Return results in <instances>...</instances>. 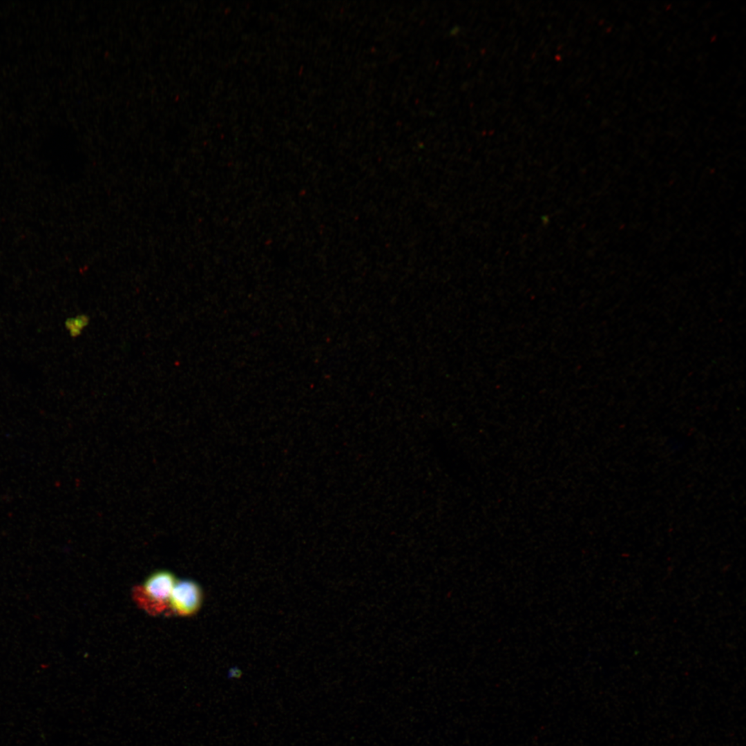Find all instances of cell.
Listing matches in <instances>:
<instances>
[{
  "instance_id": "3",
  "label": "cell",
  "mask_w": 746,
  "mask_h": 746,
  "mask_svg": "<svg viewBox=\"0 0 746 746\" xmlns=\"http://www.w3.org/2000/svg\"><path fill=\"white\" fill-rule=\"evenodd\" d=\"M89 318L86 314H79L66 320L65 326L72 337L78 336L88 325Z\"/></svg>"
},
{
  "instance_id": "1",
  "label": "cell",
  "mask_w": 746,
  "mask_h": 746,
  "mask_svg": "<svg viewBox=\"0 0 746 746\" xmlns=\"http://www.w3.org/2000/svg\"><path fill=\"white\" fill-rule=\"evenodd\" d=\"M177 581L170 571H155L134 588L133 600L149 614L156 615L168 612L169 597Z\"/></svg>"
},
{
  "instance_id": "2",
  "label": "cell",
  "mask_w": 746,
  "mask_h": 746,
  "mask_svg": "<svg viewBox=\"0 0 746 746\" xmlns=\"http://www.w3.org/2000/svg\"><path fill=\"white\" fill-rule=\"evenodd\" d=\"M204 600L202 586L192 580H178L169 600L168 612L191 617L201 609Z\"/></svg>"
}]
</instances>
